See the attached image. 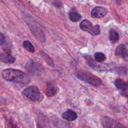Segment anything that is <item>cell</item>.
Returning <instances> with one entry per match:
<instances>
[{"instance_id": "obj_1", "label": "cell", "mask_w": 128, "mask_h": 128, "mask_svg": "<svg viewBox=\"0 0 128 128\" xmlns=\"http://www.w3.org/2000/svg\"><path fill=\"white\" fill-rule=\"evenodd\" d=\"M4 80L10 82L18 84H28L30 82V78L26 74L20 70L14 69H6L1 72Z\"/></svg>"}, {"instance_id": "obj_2", "label": "cell", "mask_w": 128, "mask_h": 128, "mask_svg": "<svg viewBox=\"0 0 128 128\" xmlns=\"http://www.w3.org/2000/svg\"><path fill=\"white\" fill-rule=\"evenodd\" d=\"M77 76L79 80L94 86V87H99L102 84V80L99 78L94 76L90 72H87V71H78L77 73Z\"/></svg>"}, {"instance_id": "obj_3", "label": "cell", "mask_w": 128, "mask_h": 128, "mask_svg": "<svg viewBox=\"0 0 128 128\" xmlns=\"http://www.w3.org/2000/svg\"><path fill=\"white\" fill-rule=\"evenodd\" d=\"M86 61L89 66L91 68L97 71H114L115 66H114V64H106L103 62H97L94 61L92 58L90 56L85 57Z\"/></svg>"}, {"instance_id": "obj_4", "label": "cell", "mask_w": 128, "mask_h": 128, "mask_svg": "<svg viewBox=\"0 0 128 128\" xmlns=\"http://www.w3.org/2000/svg\"><path fill=\"white\" fill-rule=\"evenodd\" d=\"M22 94L28 100L33 101H41L43 99V95L40 92L36 86H30L23 91Z\"/></svg>"}, {"instance_id": "obj_5", "label": "cell", "mask_w": 128, "mask_h": 128, "mask_svg": "<svg viewBox=\"0 0 128 128\" xmlns=\"http://www.w3.org/2000/svg\"><path fill=\"white\" fill-rule=\"evenodd\" d=\"M80 28L82 31L90 33L92 36H97L100 34V28L99 24L93 26L92 22L87 20H84L80 22Z\"/></svg>"}, {"instance_id": "obj_6", "label": "cell", "mask_w": 128, "mask_h": 128, "mask_svg": "<svg viewBox=\"0 0 128 128\" xmlns=\"http://www.w3.org/2000/svg\"><path fill=\"white\" fill-rule=\"evenodd\" d=\"M100 121L103 128H127L120 122L108 116H102Z\"/></svg>"}, {"instance_id": "obj_7", "label": "cell", "mask_w": 128, "mask_h": 128, "mask_svg": "<svg viewBox=\"0 0 128 128\" xmlns=\"http://www.w3.org/2000/svg\"><path fill=\"white\" fill-rule=\"evenodd\" d=\"M26 69L31 74H39L42 72L43 70L41 64L33 62V61H30V62H28L26 64Z\"/></svg>"}, {"instance_id": "obj_8", "label": "cell", "mask_w": 128, "mask_h": 128, "mask_svg": "<svg viewBox=\"0 0 128 128\" xmlns=\"http://www.w3.org/2000/svg\"><path fill=\"white\" fill-rule=\"evenodd\" d=\"M115 54L122 58L125 61L128 62V46L120 44L117 47L115 51Z\"/></svg>"}, {"instance_id": "obj_9", "label": "cell", "mask_w": 128, "mask_h": 128, "mask_svg": "<svg viewBox=\"0 0 128 128\" xmlns=\"http://www.w3.org/2000/svg\"><path fill=\"white\" fill-rule=\"evenodd\" d=\"M107 13L106 8L101 6H97L92 9L91 11V16L95 18H102Z\"/></svg>"}, {"instance_id": "obj_10", "label": "cell", "mask_w": 128, "mask_h": 128, "mask_svg": "<svg viewBox=\"0 0 128 128\" xmlns=\"http://www.w3.org/2000/svg\"><path fill=\"white\" fill-rule=\"evenodd\" d=\"M59 90L56 86H55L53 84L49 82L46 84V89L45 91V94L48 97H51V96H55V94L58 92Z\"/></svg>"}, {"instance_id": "obj_11", "label": "cell", "mask_w": 128, "mask_h": 128, "mask_svg": "<svg viewBox=\"0 0 128 128\" xmlns=\"http://www.w3.org/2000/svg\"><path fill=\"white\" fill-rule=\"evenodd\" d=\"M0 61L5 64H13L15 62V58L9 54L2 52L0 53Z\"/></svg>"}, {"instance_id": "obj_12", "label": "cell", "mask_w": 128, "mask_h": 128, "mask_svg": "<svg viewBox=\"0 0 128 128\" xmlns=\"http://www.w3.org/2000/svg\"><path fill=\"white\" fill-rule=\"evenodd\" d=\"M62 118L64 120L69 121H73L77 118L76 112L71 110H69L62 114Z\"/></svg>"}, {"instance_id": "obj_13", "label": "cell", "mask_w": 128, "mask_h": 128, "mask_svg": "<svg viewBox=\"0 0 128 128\" xmlns=\"http://www.w3.org/2000/svg\"><path fill=\"white\" fill-rule=\"evenodd\" d=\"M109 40L111 41V42H112V43H115V42H117L119 41V34H118V32H117L115 30L111 29V30L109 31Z\"/></svg>"}, {"instance_id": "obj_14", "label": "cell", "mask_w": 128, "mask_h": 128, "mask_svg": "<svg viewBox=\"0 0 128 128\" xmlns=\"http://www.w3.org/2000/svg\"><path fill=\"white\" fill-rule=\"evenodd\" d=\"M126 82H124L123 80H120V79H117L115 81V86L117 88V89L120 91H121V92H122L123 91H124V90L126 88Z\"/></svg>"}, {"instance_id": "obj_15", "label": "cell", "mask_w": 128, "mask_h": 128, "mask_svg": "<svg viewBox=\"0 0 128 128\" xmlns=\"http://www.w3.org/2000/svg\"><path fill=\"white\" fill-rule=\"evenodd\" d=\"M69 18L72 22H78L82 18V16L77 12H70L69 13Z\"/></svg>"}, {"instance_id": "obj_16", "label": "cell", "mask_w": 128, "mask_h": 128, "mask_svg": "<svg viewBox=\"0 0 128 128\" xmlns=\"http://www.w3.org/2000/svg\"><path fill=\"white\" fill-rule=\"evenodd\" d=\"M94 58L97 62H102L106 59L105 55L101 52H97L94 54Z\"/></svg>"}, {"instance_id": "obj_17", "label": "cell", "mask_w": 128, "mask_h": 128, "mask_svg": "<svg viewBox=\"0 0 128 128\" xmlns=\"http://www.w3.org/2000/svg\"><path fill=\"white\" fill-rule=\"evenodd\" d=\"M23 46L24 48L26 50H27L28 51L30 52H35V48L33 46L32 44L28 41H25L23 43Z\"/></svg>"}, {"instance_id": "obj_18", "label": "cell", "mask_w": 128, "mask_h": 128, "mask_svg": "<svg viewBox=\"0 0 128 128\" xmlns=\"http://www.w3.org/2000/svg\"><path fill=\"white\" fill-rule=\"evenodd\" d=\"M114 71H115V72H117L120 76H125L127 73V69L125 67H122V66L115 67Z\"/></svg>"}, {"instance_id": "obj_19", "label": "cell", "mask_w": 128, "mask_h": 128, "mask_svg": "<svg viewBox=\"0 0 128 128\" xmlns=\"http://www.w3.org/2000/svg\"><path fill=\"white\" fill-rule=\"evenodd\" d=\"M127 85H126V88L124 90V91H123L122 92H121V94L124 97H128V81L127 82Z\"/></svg>"}, {"instance_id": "obj_20", "label": "cell", "mask_w": 128, "mask_h": 128, "mask_svg": "<svg viewBox=\"0 0 128 128\" xmlns=\"http://www.w3.org/2000/svg\"><path fill=\"white\" fill-rule=\"evenodd\" d=\"M5 41V37L1 32H0V45L2 44Z\"/></svg>"}]
</instances>
